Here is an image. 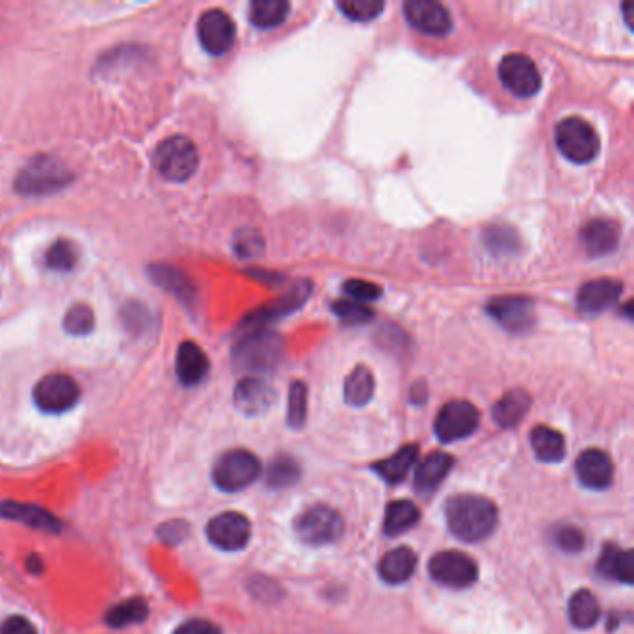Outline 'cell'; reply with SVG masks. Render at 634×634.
<instances>
[{
  "instance_id": "484cf974",
  "label": "cell",
  "mask_w": 634,
  "mask_h": 634,
  "mask_svg": "<svg viewBox=\"0 0 634 634\" xmlns=\"http://www.w3.org/2000/svg\"><path fill=\"white\" fill-rule=\"evenodd\" d=\"M417 458H419V447L417 445H406V447H402L384 462L374 463L372 471L380 476L382 480H385L387 484L395 486V484H400L406 476L410 475L411 469L417 463Z\"/></svg>"
},
{
  "instance_id": "4316f807",
  "label": "cell",
  "mask_w": 634,
  "mask_h": 634,
  "mask_svg": "<svg viewBox=\"0 0 634 634\" xmlns=\"http://www.w3.org/2000/svg\"><path fill=\"white\" fill-rule=\"evenodd\" d=\"M530 408V395L523 389L508 391L504 397L493 406V421L502 428H514L523 421Z\"/></svg>"
},
{
  "instance_id": "f546056e",
  "label": "cell",
  "mask_w": 634,
  "mask_h": 634,
  "mask_svg": "<svg viewBox=\"0 0 634 634\" xmlns=\"http://www.w3.org/2000/svg\"><path fill=\"white\" fill-rule=\"evenodd\" d=\"M421 519V510L415 502L402 501L391 502L385 512L384 530L387 536H398L413 529Z\"/></svg>"
},
{
  "instance_id": "d590c367",
  "label": "cell",
  "mask_w": 634,
  "mask_h": 634,
  "mask_svg": "<svg viewBox=\"0 0 634 634\" xmlns=\"http://www.w3.org/2000/svg\"><path fill=\"white\" fill-rule=\"evenodd\" d=\"M384 8L385 4L382 0H341L339 2V10L348 19L357 21V23H367V21L376 19L384 12Z\"/></svg>"
},
{
  "instance_id": "44dd1931",
  "label": "cell",
  "mask_w": 634,
  "mask_h": 634,
  "mask_svg": "<svg viewBox=\"0 0 634 634\" xmlns=\"http://www.w3.org/2000/svg\"><path fill=\"white\" fill-rule=\"evenodd\" d=\"M309 291H311V285H309V281H307V283L304 281V283H300L294 291L285 294L283 298H279L278 302L266 305L263 309L255 311L253 315L246 318V322L250 324L251 330H257V328H261L265 322L276 320V318L279 317H285V315L292 313L294 309H298V307L304 305L305 300L309 298Z\"/></svg>"
},
{
  "instance_id": "4fadbf2b",
  "label": "cell",
  "mask_w": 634,
  "mask_h": 634,
  "mask_svg": "<svg viewBox=\"0 0 634 634\" xmlns=\"http://www.w3.org/2000/svg\"><path fill=\"white\" fill-rule=\"evenodd\" d=\"M486 311L491 318H495L504 330L512 333H523L532 330L536 322V309L530 298L525 296H502L493 298Z\"/></svg>"
},
{
  "instance_id": "e0dca14e",
  "label": "cell",
  "mask_w": 634,
  "mask_h": 634,
  "mask_svg": "<svg viewBox=\"0 0 634 634\" xmlns=\"http://www.w3.org/2000/svg\"><path fill=\"white\" fill-rule=\"evenodd\" d=\"M614 467L605 450H584L577 460V478L584 488L607 489L612 484Z\"/></svg>"
},
{
  "instance_id": "3957f363",
  "label": "cell",
  "mask_w": 634,
  "mask_h": 634,
  "mask_svg": "<svg viewBox=\"0 0 634 634\" xmlns=\"http://www.w3.org/2000/svg\"><path fill=\"white\" fill-rule=\"evenodd\" d=\"M73 181V173L53 157L30 160L27 168L17 175L15 190L23 196H49Z\"/></svg>"
},
{
  "instance_id": "ab89813d",
  "label": "cell",
  "mask_w": 634,
  "mask_h": 634,
  "mask_svg": "<svg viewBox=\"0 0 634 634\" xmlns=\"http://www.w3.org/2000/svg\"><path fill=\"white\" fill-rule=\"evenodd\" d=\"M333 313L337 317L343 318L344 322H348V324H363V322H369L370 318L374 317L367 305L354 302L350 298L337 300L333 304Z\"/></svg>"
},
{
  "instance_id": "4dcf8cb0",
  "label": "cell",
  "mask_w": 634,
  "mask_h": 634,
  "mask_svg": "<svg viewBox=\"0 0 634 634\" xmlns=\"http://www.w3.org/2000/svg\"><path fill=\"white\" fill-rule=\"evenodd\" d=\"M149 274L157 281V285L175 294L179 300L183 302L194 300V294H196L194 285L181 270L170 265H153L149 266Z\"/></svg>"
},
{
  "instance_id": "ba28073f",
  "label": "cell",
  "mask_w": 634,
  "mask_h": 634,
  "mask_svg": "<svg viewBox=\"0 0 634 634\" xmlns=\"http://www.w3.org/2000/svg\"><path fill=\"white\" fill-rule=\"evenodd\" d=\"M428 571L437 584L454 590L469 588L478 579V566L475 560L460 551H443L432 556Z\"/></svg>"
},
{
  "instance_id": "30bf717a",
  "label": "cell",
  "mask_w": 634,
  "mask_h": 634,
  "mask_svg": "<svg viewBox=\"0 0 634 634\" xmlns=\"http://www.w3.org/2000/svg\"><path fill=\"white\" fill-rule=\"evenodd\" d=\"M480 424V413L467 400H452L437 413L436 436L443 443L460 441L475 434Z\"/></svg>"
},
{
  "instance_id": "836d02e7",
  "label": "cell",
  "mask_w": 634,
  "mask_h": 634,
  "mask_svg": "<svg viewBox=\"0 0 634 634\" xmlns=\"http://www.w3.org/2000/svg\"><path fill=\"white\" fill-rule=\"evenodd\" d=\"M300 476V463L291 456H278L266 469V484L274 489L291 488L300 480Z\"/></svg>"
},
{
  "instance_id": "7a4b0ae2",
  "label": "cell",
  "mask_w": 634,
  "mask_h": 634,
  "mask_svg": "<svg viewBox=\"0 0 634 634\" xmlns=\"http://www.w3.org/2000/svg\"><path fill=\"white\" fill-rule=\"evenodd\" d=\"M283 354V339L276 331H250L242 341H238L233 350V363L242 372H268L276 369V365Z\"/></svg>"
},
{
  "instance_id": "83f0119b",
  "label": "cell",
  "mask_w": 634,
  "mask_h": 634,
  "mask_svg": "<svg viewBox=\"0 0 634 634\" xmlns=\"http://www.w3.org/2000/svg\"><path fill=\"white\" fill-rule=\"evenodd\" d=\"M530 445L540 462L560 463L566 456V439L549 426H536L530 432Z\"/></svg>"
},
{
  "instance_id": "ee69618b",
  "label": "cell",
  "mask_w": 634,
  "mask_h": 634,
  "mask_svg": "<svg viewBox=\"0 0 634 634\" xmlns=\"http://www.w3.org/2000/svg\"><path fill=\"white\" fill-rule=\"evenodd\" d=\"M555 543L566 553H579L584 549V534L575 527H562L556 530Z\"/></svg>"
},
{
  "instance_id": "d6986e66",
  "label": "cell",
  "mask_w": 634,
  "mask_h": 634,
  "mask_svg": "<svg viewBox=\"0 0 634 634\" xmlns=\"http://www.w3.org/2000/svg\"><path fill=\"white\" fill-rule=\"evenodd\" d=\"M581 242L592 257H605L616 251L620 244V227L612 220H592L582 227Z\"/></svg>"
},
{
  "instance_id": "60d3db41",
  "label": "cell",
  "mask_w": 634,
  "mask_h": 634,
  "mask_svg": "<svg viewBox=\"0 0 634 634\" xmlns=\"http://www.w3.org/2000/svg\"><path fill=\"white\" fill-rule=\"evenodd\" d=\"M343 292L350 300L365 304V302H372V300L380 298L382 289L370 281H365V279H348V281H344Z\"/></svg>"
},
{
  "instance_id": "8d00e7d4",
  "label": "cell",
  "mask_w": 634,
  "mask_h": 634,
  "mask_svg": "<svg viewBox=\"0 0 634 634\" xmlns=\"http://www.w3.org/2000/svg\"><path fill=\"white\" fill-rule=\"evenodd\" d=\"M45 263L56 272H69L77 265V250L71 242L60 238L45 253Z\"/></svg>"
},
{
  "instance_id": "bcb514c9",
  "label": "cell",
  "mask_w": 634,
  "mask_h": 634,
  "mask_svg": "<svg viewBox=\"0 0 634 634\" xmlns=\"http://www.w3.org/2000/svg\"><path fill=\"white\" fill-rule=\"evenodd\" d=\"M173 634H222V629L212 621L196 618L181 623Z\"/></svg>"
},
{
  "instance_id": "7bdbcfd3",
  "label": "cell",
  "mask_w": 634,
  "mask_h": 634,
  "mask_svg": "<svg viewBox=\"0 0 634 634\" xmlns=\"http://www.w3.org/2000/svg\"><path fill=\"white\" fill-rule=\"evenodd\" d=\"M235 250L240 257H255L265 250V242L259 233L246 229V231L238 233L237 240H235Z\"/></svg>"
},
{
  "instance_id": "74e56055",
  "label": "cell",
  "mask_w": 634,
  "mask_h": 634,
  "mask_svg": "<svg viewBox=\"0 0 634 634\" xmlns=\"http://www.w3.org/2000/svg\"><path fill=\"white\" fill-rule=\"evenodd\" d=\"M307 419V387L304 382L296 380L289 387V406H287V421L291 428H302Z\"/></svg>"
},
{
  "instance_id": "8992f818",
  "label": "cell",
  "mask_w": 634,
  "mask_h": 634,
  "mask_svg": "<svg viewBox=\"0 0 634 634\" xmlns=\"http://www.w3.org/2000/svg\"><path fill=\"white\" fill-rule=\"evenodd\" d=\"M261 475V462L248 450H231L224 454L212 471L216 488L235 493L248 488Z\"/></svg>"
},
{
  "instance_id": "5bb4252c",
  "label": "cell",
  "mask_w": 634,
  "mask_h": 634,
  "mask_svg": "<svg viewBox=\"0 0 634 634\" xmlns=\"http://www.w3.org/2000/svg\"><path fill=\"white\" fill-rule=\"evenodd\" d=\"M198 38L207 53L220 56L231 51L237 38V28L233 19L222 10H209L199 17Z\"/></svg>"
},
{
  "instance_id": "f1b7e54d",
  "label": "cell",
  "mask_w": 634,
  "mask_h": 634,
  "mask_svg": "<svg viewBox=\"0 0 634 634\" xmlns=\"http://www.w3.org/2000/svg\"><path fill=\"white\" fill-rule=\"evenodd\" d=\"M569 621L577 629H590L601 618V605L590 590H579L569 599Z\"/></svg>"
},
{
  "instance_id": "d4e9b609",
  "label": "cell",
  "mask_w": 634,
  "mask_h": 634,
  "mask_svg": "<svg viewBox=\"0 0 634 634\" xmlns=\"http://www.w3.org/2000/svg\"><path fill=\"white\" fill-rule=\"evenodd\" d=\"M597 569L603 577L631 586L634 582L633 553L608 545L601 553Z\"/></svg>"
},
{
  "instance_id": "6da1fadb",
  "label": "cell",
  "mask_w": 634,
  "mask_h": 634,
  "mask_svg": "<svg viewBox=\"0 0 634 634\" xmlns=\"http://www.w3.org/2000/svg\"><path fill=\"white\" fill-rule=\"evenodd\" d=\"M449 529L458 540L475 543L488 538L499 523V510L480 495L450 497L445 508Z\"/></svg>"
},
{
  "instance_id": "2e32d148",
  "label": "cell",
  "mask_w": 634,
  "mask_h": 634,
  "mask_svg": "<svg viewBox=\"0 0 634 634\" xmlns=\"http://www.w3.org/2000/svg\"><path fill=\"white\" fill-rule=\"evenodd\" d=\"M274 398H276L274 389L257 376L244 378L242 382H238L235 389V406L240 413L248 417H257L266 413L274 404Z\"/></svg>"
},
{
  "instance_id": "5b68a950",
  "label": "cell",
  "mask_w": 634,
  "mask_h": 634,
  "mask_svg": "<svg viewBox=\"0 0 634 634\" xmlns=\"http://www.w3.org/2000/svg\"><path fill=\"white\" fill-rule=\"evenodd\" d=\"M555 138L560 153L575 164L592 162L601 147L594 127L582 118L562 119L556 125Z\"/></svg>"
},
{
  "instance_id": "d6a6232c",
  "label": "cell",
  "mask_w": 634,
  "mask_h": 634,
  "mask_svg": "<svg viewBox=\"0 0 634 634\" xmlns=\"http://www.w3.org/2000/svg\"><path fill=\"white\" fill-rule=\"evenodd\" d=\"M291 12V4L285 0H255L251 2L250 19L257 28L279 27Z\"/></svg>"
},
{
  "instance_id": "277c9868",
  "label": "cell",
  "mask_w": 634,
  "mask_h": 634,
  "mask_svg": "<svg viewBox=\"0 0 634 634\" xmlns=\"http://www.w3.org/2000/svg\"><path fill=\"white\" fill-rule=\"evenodd\" d=\"M153 162L164 179L185 183L198 170V149L185 136H172L157 147Z\"/></svg>"
},
{
  "instance_id": "cb8c5ba5",
  "label": "cell",
  "mask_w": 634,
  "mask_h": 634,
  "mask_svg": "<svg viewBox=\"0 0 634 634\" xmlns=\"http://www.w3.org/2000/svg\"><path fill=\"white\" fill-rule=\"evenodd\" d=\"M452 465H454V458L447 452H432L415 469V478H413L415 488L421 493L434 491L445 480V476L449 475Z\"/></svg>"
},
{
  "instance_id": "c3c4849f",
  "label": "cell",
  "mask_w": 634,
  "mask_h": 634,
  "mask_svg": "<svg viewBox=\"0 0 634 634\" xmlns=\"http://www.w3.org/2000/svg\"><path fill=\"white\" fill-rule=\"evenodd\" d=\"M27 568L28 571H32V573H40L41 569H43V562H41L38 556H30L27 560Z\"/></svg>"
},
{
  "instance_id": "1f68e13d",
  "label": "cell",
  "mask_w": 634,
  "mask_h": 634,
  "mask_svg": "<svg viewBox=\"0 0 634 634\" xmlns=\"http://www.w3.org/2000/svg\"><path fill=\"white\" fill-rule=\"evenodd\" d=\"M374 376L367 367H357L352 370V374L346 378L344 384V400L354 406V408H363L370 402V398L374 395Z\"/></svg>"
},
{
  "instance_id": "e575fe53",
  "label": "cell",
  "mask_w": 634,
  "mask_h": 634,
  "mask_svg": "<svg viewBox=\"0 0 634 634\" xmlns=\"http://www.w3.org/2000/svg\"><path fill=\"white\" fill-rule=\"evenodd\" d=\"M149 616V607L140 597L127 599L106 612L105 621L110 627H127L133 623H142Z\"/></svg>"
},
{
  "instance_id": "9a60e30c",
  "label": "cell",
  "mask_w": 634,
  "mask_h": 634,
  "mask_svg": "<svg viewBox=\"0 0 634 634\" xmlns=\"http://www.w3.org/2000/svg\"><path fill=\"white\" fill-rule=\"evenodd\" d=\"M404 14L411 27L428 36H445L452 30L447 6L436 0H410L404 4Z\"/></svg>"
},
{
  "instance_id": "f35d334b",
  "label": "cell",
  "mask_w": 634,
  "mask_h": 634,
  "mask_svg": "<svg viewBox=\"0 0 634 634\" xmlns=\"http://www.w3.org/2000/svg\"><path fill=\"white\" fill-rule=\"evenodd\" d=\"M95 326L93 311L86 304L71 305L64 317V330L69 335H88Z\"/></svg>"
},
{
  "instance_id": "7402d4cb",
  "label": "cell",
  "mask_w": 634,
  "mask_h": 634,
  "mask_svg": "<svg viewBox=\"0 0 634 634\" xmlns=\"http://www.w3.org/2000/svg\"><path fill=\"white\" fill-rule=\"evenodd\" d=\"M417 568V555L411 551L410 547H397L389 553H385L380 560V577L387 584H404L410 581Z\"/></svg>"
},
{
  "instance_id": "b9f144b4",
  "label": "cell",
  "mask_w": 634,
  "mask_h": 634,
  "mask_svg": "<svg viewBox=\"0 0 634 634\" xmlns=\"http://www.w3.org/2000/svg\"><path fill=\"white\" fill-rule=\"evenodd\" d=\"M484 240L488 242L489 248L493 251H497V253H499V251L506 253V251L516 250V233H514L512 229H506V227H493V229H489Z\"/></svg>"
},
{
  "instance_id": "9c48e42d",
  "label": "cell",
  "mask_w": 634,
  "mask_h": 634,
  "mask_svg": "<svg viewBox=\"0 0 634 634\" xmlns=\"http://www.w3.org/2000/svg\"><path fill=\"white\" fill-rule=\"evenodd\" d=\"M80 387L67 374H49L34 387V402L43 413H66L77 406Z\"/></svg>"
},
{
  "instance_id": "7dc6e473",
  "label": "cell",
  "mask_w": 634,
  "mask_h": 634,
  "mask_svg": "<svg viewBox=\"0 0 634 634\" xmlns=\"http://www.w3.org/2000/svg\"><path fill=\"white\" fill-rule=\"evenodd\" d=\"M186 534H188V525H185L183 521H172V523H166L160 527L162 542L172 543V545L183 542Z\"/></svg>"
},
{
  "instance_id": "7c38bea8",
  "label": "cell",
  "mask_w": 634,
  "mask_h": 634,
  "mask_svg": "<svg viewBox=\"0 0 634 634\" xmlns=\"http://www.w3.org/2000/svg\"><path fill=\"white\" fill-rule=\"evenodd\" d=\"M207 538L214 547L227 553L240 551L251 540L250 519L238 512H224L212 517L207 525Z\"/></svg>"
},
{
  "instance_id": "ac0fdd59",
  "label": "cell",
  "mask_w": 634,
  "mask_h": 634,
  "mask_svg": "<svg viewBox=\"0 0 634 634\" xmlns=\"http://www.w3.org/2000/svg\"><path fill=\"white\" fill-rule=\"evenodd\" d=\"M621 292L623 285L618 279H594L582 285L581 291L577 294V304L581 307L582 313L597 315L616 304L621 298Z\"/></svg>"
},
{
  "instance_id": "603a6c76",
  "label": "cell",
  "mask_w": 634,
  "mask_h": 634,
  "mask_svg": "<svg viewBox=\"0 0 634 634\" xmlns=\"http://www.w3.org/2000/svg\"><path fill=\"white\" fill-rule=\"evenodd\" d=\"M0 517L4 519H14L19 523H25L28 527L45 530V532H58L60 521L49 514L47 510H41L32 504H21V502H2L0 504Z\"/></svg>"
},
{
  "instance_id": "8fae6325",
  "label": "cell",
  "mask_w": 634,
  "mask_h": 634,
  "mask_svg": "<svg viewBox=\"0 0 634 634\" xmlns=\"http://www.w3.org/2000/svg\"><path fill=\"white\" fill-rule=\"evenodd\" d=\"M502 86L517 97L536 95L542 88V75L534 60L527 54H506L499 66Z\"/></svg>"
},
{
  "instance_id": "f6af8a7d",
  "label": "cell",
  "mask_w": 634,
  "mask_h": 634,
  "mask_svg": "<svg viewBox=\"0 0 634 634\" xmlns=\"http://www.w3.org/2000/svg\"><path fill=\"white\" fill-rule=\"evenodd\" d=\"M0 634H38V629L25 616H10L0 623Z\"/></svg>"
},
{
  "instance_id": "52a82bcc",
  "label": "cell",
  "mask_w": 634,
  "mask_h": 634,
  "mask_svg": "<svg viewBox=\"0 0 634 634\" xmlns=\"http://www.w3.org/2000/svg\"><path fill=\"white\" fill-rule=\"evenodd\" d=\"M294 530L307 545H330L343 536V517L326 504H315L294 521Z\"/></svg>"
},
{
  "instance_id": "ffe728a7",
  "label": "cell",
  "mask_w": 634,
  "mask_h": 634,
  "mask_svg": "<svg viewBox=\"0 0 634 634\" xmlns=\"http://www.w3.org/2000/svg\"><path fill=\"white\" fill-rule=\"evenodd\" d=\"M175 372L179 382L186 387L198 385L209 372V357L198 344L186 341L177 350Z\"/></svg>"
}]
</instances>
